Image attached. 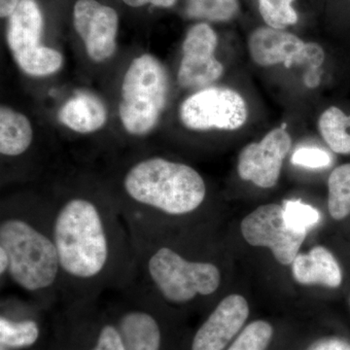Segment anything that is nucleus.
<instances>
[{"instance_id": "f257e3e1", "label": "nucleus", "mask_w": 350, "mask_h": 350, "mask_svg": "<svg viewBox=\"0 0 350 350\" xmlns=\"http://www.w3.org/2000/svg\"><path fill=\"white\" fill-rule=\"evenodd\" d=\"M50 204L63 275L62 301L98 300L137 280L130 232L114 200L75 192Z\"/></svg>"}, {"instance_id": "f03ea898", "label": "nucleus", "mask_w": 350, "mask_h": 350, "mask_svg": "<svg viewBox=\"0 0 350 350\" xmlns=\"http://www.w3.org/2000/svg\"><path fill=\"white\" fill-rule=\"evenodd\" d=\"M0 254L6 284L53 312L63 301V275L51 226L50 202H10L0 213Z\"/></svg>"}, {"instance_id": "7ed1b4c3", "label": "nucleus", "mask_w": 350, "mask_h": 350, "mask_svg": "<svg viewBox=\"0 0 350 350\" xmlns=\"http://www.w3.org/2000/svg\"><path fill=\"white\" fill-rule=\"evenodd\" d=\"M137 280L170 308L187 306L217 293L222 283L218 265L185 252L172 227L126 222Z\"/></svg>"}, {"instance_id": "20e7f679", "label": "nucleus", "mask_w": 350, "mask_h": 350, "mask_svg": "<svg viewBox=\"0 0 350 350\" xmlns=\"http://www.w3.org/2000/svg\"><path fill=\"white\" fill-rule=\"evenodd\" d=\"M206 195V182L192 167L149 157L126 170L113 200L125 222L172 227L199 211Z\"/></svg>"}, {"instance_id": "39448f33", "label": "nucleus", "mask_w": 350, "mask_h": 350, "mask_svg": "<svg viewBox=\"0 0 350 350\" xmlns=\"http://www.w3.org/2000/svg\"><path fill=\"white\" fill-rule=\"evenodd\" d=\"M46 350H126L107 306L98 300L64 301L52 312Z\"/></svg>"}, {"instance_id": "423d86ee", "label": "nucleus", "mask_w": 350, "mask_h": 350, "mask_svg": "<svg viewBox=\"0 0 350 350\" xmlns=\"http://www.w3.org/2000/svg\"><path fill=\"white\" fill-rule=\"evenodd\" d=\"M169 79L163 64L151 55L133 59L129 66L120 103V118L133 135H147L153 130L165 109Z\"/></svg>"}, {"instance_id": "0eeeda50", "label": "nucleus", "mask_w": 350, "mask_h": 350, "mask_svg": "<svg viewBox=\"0 0 350 350\" xmlns=\"http://www.w3.org/2000/svg\"><path fill=\"white\" fill-rule=\"evenodd\" d=\"M108 304L126 350H167L169 332L163 304L139 280L116 292Z\"/></svg>"}, {"instance_id": "6e6552de", "label": "nucleus", "mask_w": 350, "mask_h": 350, "mask_svg": "<svg viewBox=\"0 0 350 350\" xmlns=\"http://www.w3.org/2000/svg\"><path fill=\"white\" fill-rule=\"evenodd\" d=\"M42 31V14L36 0H20L9 17L7 42L16 63L29 75H51L63 66L61 53L40 45Z\"/></svg>"}, {"instance_id": "1a4fd4ad", "label": "nucleus", "mask_w": 350, "mask_h": 350, "mask_svg": "<svg viewBox=\"0 0 350 350\" xmlns=\"http://www.w3.org/2000/svg\"><path fill=\"white\" fill-rule=\"evenodd\" d=\"M179 115L182 124L190 130L234 131L247 121L248 110L238 92L229 88L211 87L184 100Z\"/></svg>"}, {"instance_id": "9d476101", "label": "nucleus", "mask_w": 350, "mask_h": 350, "mask_svg": "<svg viewBox=\"0 0 350 350\" xmlns=\"http://www.w3.org/2000/svg\"><path fill=\"white\" fill-rule=\"evenodd\" d=\"M51 312L23 295L2 296L0 347L10 350L47 349L51 332L47 315Z\"/></svg>"}, {"instance_id": "9b49d317", "label": "nucleus", "mask_w": 350, "mask_h": 350, "mask_svg": "<svg viewBox=\"0 0 350 350\" xmlns=\"http://www.w3.org/2000/svg\"><path fill=\"white\" fill-rule=\"evenodd\" d=\"M250 56L261 66L282 64L286 68L306 66L310 69L319 68L325 59L321 46L306 43L298 36L273 27H258L248 40Z\"/></svg>"}, {"instance_id": "f8f14e48", "label": "nucleus", "mask_w": 350, "mask_h": 350, "mask_svg": "<svg viewBox=\"0 0 350 350\" xmlns=\"http://www.w3.org/2000/svg\"><path fill=\"white\" fill-rule=\"evenodd\" d=\"M244 239L252 246L269 247L280 264L290 265L298 255L306 232H295L285 222L283 207L265 204L248 214L241 225Z\"/></svg>"}, {"instance_id": "ddd939ff", "label": "nucleus", "mask_w": 350, "mask_h": 350, "mask_svg": "<svg viewBox=\"0 0 350 350\" xmlns=\"http://www.w3.org/2000/svg\"><path fill=\"white\" fill-rule=\"evenodd\" d=\"M218 38L211 25L200 23L191 27L182 47L179 85L183 88H202L213 84L224 72V66L216 59Z\"/></svg>"}, {"instance_id": "4468645a", "label": "nucleus", "mask_w": 350, "mask_h": 350, "mask_svg": "<svg viewBox=\"0 0 350 350\" xmlns=\"http://www.w3.org/2000/svg\"><path fill=\"white\" fill-rule=\"evenodd\" d=\"M291 145V137L284 129H275L258 144L246 145L239 156V176L258 187H273L280 179L283 160Z\"/></svg>"}, {"instance_id": "2eb2a0df", "label": "nucleus", "mask_w": 350, "mask_h": 350, "mask_svg": "<svg viewBox=\"0 0 350 350\" xmlns=\"http://www.w3.org/2000/svg\"><path fill=\"white\" fill-rule=\"evenodd\" d=\"M76 31L88 55L96 63L107 61L116 50L118 14L96 0H78L73 10Z\"/></svg>"}, {"instance_id": "dca6fc26", "label": "nucleus", "mask_w": 350, "mask_h": 350, "mask_svg": "<svg viewBox=\"0 0 350 350\" xmlns=\"http://www.w3.org/2000/svg\"><path fill=\"white\" fill-rule=\"evenodd\" d=\"M250 306L243 296L222 299L196 331L190 350H226L245 324Z\"/></svg>"}, {"instance_id": "f3484780", "label": "nucleus", "mask_w": 350, "mask_h": 350, "mask_svg": "<svg viewBox=\"0 0 350 350\" xmlns=\"http://www.w3.org/2000/svg\"><path fill=\"white\" fill-rule=\"evenodd\" d=\"M292 264L294 278L301 284H319L329 288H337L342 284L340 264L324 246H317L308 254L297 255Z\"/></svg>"}, {"instance_id": "a211bd4d", "label": "nucleus", "mask_w": 350, "mask_h": 350, "mask_svg": "<svg viewBox=\"0 0 350 350\" xmlns=\"http://www.w3.org/2000/svg\"><path fill=\"white\" fill-rule=\"evenodd\" d=\"M59 120L76 133H92L105 125L107 110L94 94L79 93L64 103L59 110Z\"/></svg>"}, {"instance_id": "6ab92c4d", "label": "nucleus", "mask_w": 350, "mask_h": 350, "mask_svg": "<svg viewBox=\"0 0 350 350\" xmlns=\"http://www.w3.org/2000/svg\"><path fill=\"white\" fill-rule=\"evenodd\" d=\"M33 140L31 122L7 107L0 109V153L5 158H19L29 150Z\"/></svg>"}, {"instance_id": "aec40b11", "label": "nucleus", "mask_w": 350, "mask_h": 350, "mask_svg": "<svg viewBox=\"0 0 350 350\" xmlns=\"http://www.w3.org/2000/svg\"><path fill=\"white\" fill-rule=\"evenodd\" d=\"M321 137L335 153L350 154V115L340 108L329 107L322 113L319 121Z\"/></svg>"}, {"instance_id": "412c9836", "label": "nucleus", "mask_w": 350, "mask_h": 350, "mask_svg": "<svg viewBox=\"0 0 350 350\" xmlns=\"http://www.w3.org/2000/svg\"><path fill=\"white\" fill-rule=\"evenodd\" d=\"M328 190V209L332 218H347L350 215V163L333 170L329 177Z\"/></svg>"}, {"instance_id": "4be33fe9", "label": "nucleus", "mask_w": 350, "mask_h": 350, "mask_svg": "<svg viewBox=\"0 0 350 350\" xmlns=\"http://www.w3.org/2000/svg\"><path fill=\"white\" fill-rule=\"evenodd\" d=\"M239 0H187L186 14L192 19L228 22L238 15Z\"/></svg>"}, {"instance_id": "5701e85b", "label": "nucleus", "mask_w": 350, "mask_h": 350, "mask_svg": "<svg viewBox=\"0 0 350 350\" xmlns=\"http://www.w3.org/2000/svg\"><path fill=\"white\" fill-rule=\"evenodd\" d=\"M273 328L264 320L251 322L226 350H267L273 340Z\"/></svg>"}, {"instance_id": "b1692460", "label": "nucleus", "mask_w": 350, "mask_h": 350, "mask_svg": "<svg viewBox=\"0 0 350 350\" xmlns=\"http://www.w3.org/2000/svg\"><path fill=\"white\" fill-rule=\"evenodd\" d=\"M258 1H259L260 14L269 27L285 29L298 22V15L292 6L294 0H258Z\"/></svg>"}, {"instance_id": "393cba45", "label": "nucleus", "mask_w": 350, "mask_h": 350, "mask_svg": "<svg viewBox=\"0 0 350 350\" xmlns=\"http://www.w3.org/2000/svg\"><path fill=\"white\" fill-rule=\"evenodd\" d=\"M285 222L295 232H306L319 221L317 209L301 200H285L283 204Z\"/></svg>"}, {"instance_id": "a878e982", "label": "nucleus", "mask_w": 350, "mask_h": 350, "mask_svg": "<svg viewBox=\"0 0 350 350\" xmlns=\"http://www.w3.org/2000/svg\"><path fill=\"white\" fill-rule=\"evenodd\" d=\"M292 163L296 165L319 169L330 165L331 158L325 151L312 147H303L295 151L291 159Z\"/></svg>"}, {"instance_id": "bb28decb", "label": "nucleus", "mask_w": 350, "mask_h": 350, "mask_svg": "<svg viewBox=\"0 0 350 350\" xmlns=\"http://www.w3.org/2000/svg\"><path fill=\"white\" fill-rule=\"evenodd\" d=\"M306 350H350V342L340 337L322 338Z\"/></svg>"}, {"instance_id": "cd10ccee", "label": "nucleus", "mask_w": 350, "mask_h": 350, "mask_svg": "<svg viewBox=\"0 0 350 350\" xmlns=\"http://www.w3.org/2000/svg\"><path fill=\"white\" fill-rule=\"evenodd\" d=\"M126 5L131 7H140L152 4L157 7H163V8H169L175 3L176 0H123Z\"/></svg>"}, {"instance_id": "c85d7f7f", "label": "nucleus", "mask_w": 350, "mask_h": 350, "mask_svg": "<svg viewBox=\"0 0 350 350\" xmlns=\"http://www.w3.org/2000/svg\"><path fill=\"white\" fill-rule=\"evenodd\" d=\"M20 0H0V16L1 18L10 17Z\"/></svg>"}, {"instance_id": "c756f323", "label": "nucleus", "mask_w": 350, "mask_h": 350, "mask_svg": "<svg viewBox=\"0 0 350 350\" xmlns=\"http://www.w3.org/2000/svg\"><path fill=\"white\" fill-rule=\"evenodd\" d=\"M349 304H350V299H349Z\"/></svg>"}]
</instances>
